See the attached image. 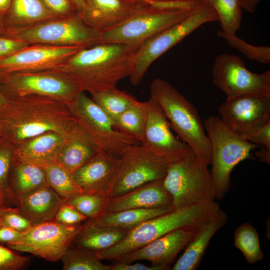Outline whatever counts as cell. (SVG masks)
I'll return each instance as SVG.
<instances>
[{
    "label": "cell",
    "mask_w": 270,
    "mask_h": 270,
    "mask_svg": "<svg viewBox=\"0 0 270 270\" xmlns=\"http://www.w3.org/2000/svg\"><path fill=\"white\" fill-rule=\"evenodd\" d=\"M8 100L0 112V130L14 146L48 132L67 135L76 123L68 106L58 100L38 95Z\"/></svg>",
    "instance_id": "cell-1"
},
{
    "label": "cell",
    "mask_w": 270,
    "mask_h": 270,
    "mask_svg": "<svg viewBox=\"0 0 270 270\" xmlns=\"http://www.w3.org/2000/svg\"><path fill=\"white\" fill-rule=\"evenodd\" d=\"M134 50L118 43H102L82 48L58 66L46 70L66 74L90 94L116 88L128 77Z\"/></svg>",
    "instance_id": "cell-2"
},
{
    "label": "cell",
    "mask_w": 270,
    "mask_h": 270,
    "mask_svg": "<svg viewBox=\"0 0 270 270\" xmlns=\"http://www.w3.org/2000/svg\"><path fill=\"white\" fill-rule=\"evenodd\" d=\"M220 210L216 201L211 204L173 209L144 222L128 231L126 236L114 246L95 254L102 260H112L173 230L203 225Z\"/></svg>",
    "instance_id": "cell-3"
},
{
    "label": "cell",
    "mask_w": 270,
    "mask_h": 270,
    "mask_svg": "<svg viewBox=\"0 0 270 270\" xmlns=\"http://www.w3.org/2000/svg\"><path fill=\"white\" fill-rule=\"evenodd\" d=\"M151 96L160 105L171 128L188 144L194 155L208 165L212 161L210 139L194 105L168 82L154 79Z\"/></svg>",
    "instance_id": "cell-4"
},
{
    "label": "cell",
    "mask_w": 270,
    "mask_h": 270,
    "mask_svg": "<svg viewBox=\"0 0 270 270\" xmlns=\"http://www.w3.org/2000/svg\"><path fill=\"white\" fill-rule=\"evenodd\" d=\"M204 126L210 139L212 161L210 172L216 199H222L230 186V174L242 161L251 158L253 144L229 129L220 118L210 116Z\"/></svg>",
    "instance_id": "cell-5"
},
{
    "label": "cell",
    "mask_w": 270,
    "mask_h": 270,
    "mask_svg": "<svg viewBox=\"0 0 270 270\" xmlns=\"http://www.w3.org/2000/svg\"><path fill=\"white\" fill-rule=\"evenodd\" d=\"M208 166L192 151L184 157L170 163L162 184L170 196L173 209L216 202Z\"/></svg>",
    "instance_id": "cell-6"
},
{
    "label": "cell",
    "mask_w": 270,
    "mask_h": 270,
    "mask_svg": "<svg viewBox=\"0 0 270 270\" xmlns=\"http://www.w3.org/2000/svg\"><path fill=\"white\" fill-rule=\"evenodd\" d=\"M214 22H218L215 10L202 0L185 18L144 41L132 54L128 76L131 84L138 85L154 61L203 24Z\"/></svg>",
    "instance_id": "cell-7"
},
{
    "label": "cell",
    "mask_w": 270,
    "mask_h": 270,
    "mask_svg": "<svg viewBox=\"0 0 270 270\" xmlns=\"http://www.w3.org/2000/svg\"><path fill=\"white\" fill-rule=\"evenodd\" d=\"M101 32L86 24L76 13L32 25L7 28L2 36L22 40L29 45L86 48L98 44Z\"/></svg>",
    "instance_id": "cell-8"
},
{
    "label": "cell",
    "mask_w": 270,
    "mask_h": 270,
    "mask_svg": "<svg viewBox=\"0 0 270 270\" xmlns=\"http://www.w3.org/2000/svg\"><path fill=\"white\" fill-rule=\"evenodd\" d=\"M83 91L74 78L50 70L17 72L0 76V92L8 99L38 95L58 100L68 106Z\"/></svg>",
    "instance_id": "cell-9"
},
{
    "label": "cell",
    "mask_w": 270,
    "mask_h": 270,
    "mask_svg": "<svg viewBox=\"0 0 270 270\" xmlns=\"http://www.w3.org/2000/svg\"><path fill=\"white\" fill-rule=\"evenodd\" d=\"M192 10L161 9L145 4L121 24L102 32L98 44H122L135 50L150 37L185 18Z\"/></svg>",
    "instance_id": "cell-10"
},
{
    "label": "cell",
    "mask_w": 270,
    "mask_h": 270,
    "mask_svg": "<svg viewBox=\"0 0 270 270\" xmlns=\"http://www.w3.org/2000/svg\"><path fill=\"white\" fill-rule=\"evenodd\" d=\"M82 226H66L54 220L32 224L7 245L16 251L28 252L47 261L58 262L70 248Z\"/></svg>",
    "instance_id": "cell-11"
},
{
    "label": "cell",
    "mask_w": 270,
    "mask_h": 270,
    "mask_svg": "<svg viewBox=\"0 0 270 270\" xmlns=\"http://www.w3.org/2000/svg\"><path fill=\"white\" fill-rule=\"evenodd\" d=\"M119 157L120 168L108 198L120 196L146 183L163 180L170 164L140 144L126 146Z\"/></svg>",
    "instance_id": "cell-12"
},
{
    "label": "cell",
    "mask_w": 270,
    "mask_h": 270,
    "mask_svg": "<svg viewBox=\"0 0 270 270\" xmlns=\"http://www.w3.org/2000/svg\"><path fill=\"white\" fill-rule=\"evenodd\" d=\"M212 83L230 98L242 95H261L270 97V70L256 74L246 68L238 56L222 54L213 64Z\"/></svg>",
    "instance_id": "cell-13"
},
{
    "label": "cell",
    "mask_w": 270,
    "mask_h": 270,
    "mask_svg": "<svg viewBox=\"0 0 270 270\" xmlns=\"http://www.w3.org/2000/svg\"><path fill=\"white\" fill-rule=\"evenodd\" d=\"M68 107L76 122L106 152L117 156L126 146L140 144L138 140L117 129L112 120L85 91Z\"/></svg>",
    "instance_id": "cell-14"
},
{
    "label": "cell",
    "mask_w": 270,
    "mask_h": 270,
    "mask_svg": "<svg viewBox=\"0 0 270 270\" xmlns=\"http://www.w3.org/2000/svg\"><path fill=\"white\" fill-rule=\"evenodd\" d=\"M218 112L224 124L244 138L270 121V97L250 94L226 98Z\"/></svg>",
    "instance_id": "cell-15"
},
{
    "label": "cell",
    "mask_w": 270,
    "mask_h": 270,
    "mask_svg": "<svg viewBox=\"0 0 270 270\" xmlns=\"http://www.w3.org/2000/svg\"><path fill=\"white\" fill-rule=\"evenodd\" d=\"M146 122L140 144L152 154L171 162L182 158L192 150L172 131L162 110L152 97L147 101Z\"/></svg>",
    "instance_id": "cell-16"
},
{
    "label": "cell",
    "mask_w": 270,
    "mask_h": 270,
    "mask_svg": "<svg viewBox=\"0 0 270 270\" xmlns=\"http://www.w3.org/2000/svg\"><path fill=\"white\" fill-rule=\"evenodd\" d=\"M77 46L31 44L0 58V76L17 72L42 71L54 68L80 50Z\"/></svg>",
    "instance_id": "cell-17"
},
{
    "label": "cell",
    "mask_w": 270,
    "mask_h": 270,
    "mask_svg": "<svg viewBox=\"0 0 270 270\" xmlns=\"http://www.w3.org/2000/svg\"><path fill=\"white\" fill-rule=\"evenodd\" d=\"M204 224L173 230L112 261L132 263L144 260L150 262L152 266L169 270L170 265L179 252L186 248Z\"/></svg>",
    "instance_id": "cell-18"
},
{
    "label": "cell",
    "mask_w": 270,
    "mask_h": 270,
    "mask_svg": "<svg viewBox=\"0 0 270 270\" xmlns=\"http://www.w3.org/2000/svg\"><path fill=\"white\" fill-rule=\"evenodd\" d=\"M120 166V157L104 151L83 164L72 176L82 192L101 194L108 198Z\"/></svg>",
    "instance_id": "cell-19"
},
{
    "label": "cell",
    "mask_w": 270,
    "mask_h": 270,
    "mask_svg": "<svg viewBox=\"0 0 270 270\" xmlns=\"http://www.w3.org/2000/svg\"><path fill=\"white\" fill-rule=\"evenodd\" d=\"M84 8L78 14L90 27L100 32L121 24L145 4L132 0H84Z\"/></svg>",
    "instance_id": "cell-20"
},
{
    "label": "cell",
    "mask_w": 270,
    "mask_h": 270,
    "mask_svg": "<svg viewBox=\"0 0 270 270\" xmlns=\"http://www.w3.org/2000/svg\"><path fill=\"white\" fill-rule=\"evenodd\" d=\"M104 151L92 136L76 122L57 153L54 163L72 174L87 161Z\"/></svg>",
    "instance_id": "cell-21"
},
{
    "label": "cell",
    "mask_w": 270,
    "mask_h": 270,
    "mask_svg": "<svg viewBox=\"0 0 270 270\" xmlns=\"http://www.w3.org/2000/svg\"><path fill=\"white\" fill-rule=\"evenodd\" d=\"M164 206H172V199L163 186L162 180H160L146 183L120 196L108 198L102 213Z\"/></svg>",
    "instance_id": "cell-22"
},
{
    "label": "cell",
    "mask_w": 270,
    "mask_h": 270,
    "mask_svg": "<svg viewBox=\"0 0 270 270\" xmlns=\"http://www.w3.org/2000/svg\"><path fill=\"white\" fill-rule=\"evenodd\" d=\"M67 135L48 132L26 140L14 146V160L44 169L54 163Z\"/></svg>",
    "instance_id": "cell-23"
},
{
    "label": "cell",
    "mask_w": 270,
    "mask_h": 270,
    "mask_svg": "<svg viewBox=\"0 0 270 270\" xmlns=\"http://www.w3.org/2000/svg\"><path fill=\"white\" fill-rule=\"evenodd\" d=\"M20 213L34 224L54 220L66 200L48 185L37 188L16 200Z\"/></svg>",
    "instance_id": "cell-24"
},
{
    "label": "cell",
    "mask_w": 270,
    "mask_h": 270,
    "mask_svg": "<svg viewBox=\"0 0 270 270\" xmlns=\"http://www.w3.org/2000/svg\"><path fill=\"white\" fill-rule=\"evenodd\" d=\"M228 216L222 210L207 222L184 248L172 270H196L214 236L226 223Z\"/></svg>",
    "instance_id": "cell-25"
},
{
    "label": "cell",
    "mask_w": 270,
    "mask_h": 270,
    "mask_svg": "<svg viewBox=\"0 0 270 270\" xmlns=\"http://www.w3.org/2000/svg\"><path fill=\"white\" fill-rule=\"evenodd\" d=\"M172 210V206H164L152 208L128 209L112 212L102 213L94 218L87 219L86 223L128 232L147 220Z\"/></svg>",
    "instance_id": "cell-26"
},
{
    "label": "cell",
    "mask_w": 270,
    "mask_h": 270,
    "mask_svg": "<svg viewBox=\"0 0 270 270\" xmlns=\"http://www.w3.org/2000/svg\"><path fill=\"white\" fill-rule=\"evenodd\" d=\"M48 185L42 168L14 160L9 180L12 198L16 200L37 188Z\"/></svg>",
    "instance_id": "cell-27"
},
{
    "label": "cell",
    "mask_w": 270,
    "mask_h": 270,
    "mask_svg": "<svg viewBox=\"0 0 270 270\" xmlns=\"http://www.w3.org/2000/svg\"><path fill=\"white\" fill-rule=\"evenodd\" d=\"M6 28L28 26L60 18L50 12L40 0H12L4 16Z\"/></svg>",
    "instance_id": "cell-28"
},
{
    "label": "cell",
    "mask_w": 270,
    "mask_h": 270,
    "mask_svg": "<svg viewBox=\"0 0 270 270\" xmlns=\"http://www.w3.org/2000/svg\"><path fill=\"white\" fill-rule=\"evenodd\" d=\"M127 233L126 230L96 226L85 222L82 224L74 242H76L77 247L97 252L114 246L121 241Z\"/></svg>",
    "instance_id": "cell-29"
},
{
    "label": "cell",
    "mask_w": 270,
    "mask_h": 270,
    "mask_svg": "<svg viewBox=\"0 0 270 270\" xmlns=\"http://www.w3.org/2000/svg\"><path fill=\"white\" fill-rule=\"evenodd\" d=\"M93 100L112 120L137 100L132 95L113 88L90 94Z\"/></svg>",
    "instance_id": "cell-30"
},
{
    "label": "cell",
    "mask_w": 270,
    "mask_h": 270,
    "mask_svg": "<svg viewBox=\"0 0 270 270\" xmlns=\"http://www.w3.org/2000/svg\"><path fill=\"white\" fill-rule=\"evenodd\" d=\"M147 106V101L136 100L120 115L114 123L115 126L121 132L140 142L144 127Z\"/></svg>",
    "instance_id": "cell-31"
},
{
    "label": "cell",
    "mask_w": 270,
    "mask_h": 270,
    "mask_svg": "<svg viewBox=\"0 0 270 270\" xmlns=\"http://www.w3.org/2000/svg\"><path fill=\"white\" fill-rule=\"evenodd\" d=\"M234 246L242 252L250 264H254L264 257L257 230L248 222L242 224L236 229Z\"/></svg>",
    "instance_id": "cell-32"
},
{
    "label": "cell",
    "mask_w": 270,
    "mask_h": 270,
    "mask_svg": "<svg viewBox=\"0 0 270 270\" xmlns=\"http://www.w3.org/2000/svg\"><path fill=\"white\" fill-rule=\"evenodd\" d=\"M215 10L222 31L236 34L241 24L242 8L238 0H204Z\"/></svg>",
    "instance_id": "cell-33"
},
{
    "label": "cell",
    "mask_w": 270,
    "mask_h": 270,
    "mask_svg": "<svg viewBox=\"0 0 270 270\" xmlns=\"http://www.w3.org/2000/svg\"><path fill=\"white\" fill-rule=\"evenodd\" d=\"M61 260L63 270H111L112 268L102 263L95 252L78 247L69 248Z\"/></svg>",
    "instance_id": "cell-34"
},
{
    "label": "cell",
    "mask_w": 270,
    "mask_h": 270,
    "mask_svg": "<svg viewBox=\"0 0 270 270\" xmlns=\"http://www.w3.org/2000/svg\"><path fill=\"white\" fill-rule=\"evenodd\" d=\"M44 170L48 186L64 199L82 192L74 182L72 174L58 164L54 163Z\"/></svg>",
    "instance_id": "cell-35"
},
{
    "label": "cell",
    "mask_w": 270,
    "mask_h": 270,
    "mask_svg": "<svg viewBox=\"0 0 270 270\" xmlns=\"http://www.w3.org/2000/svg\"><path fill=\"white\" fill-rule=\"evenodd\" d=\"M108 199L101 194L80 192L70 196L65 202L90 219L102 213Z\"/></svg>",
    "instance_id": "cell-36"
},
{
    "label": "cell",
    "mask_w": 270,
    "mask_h": 270,
    "mask_svg": "<svg viewBox=\"0 0 270 270\" xmlns=\"http://www.w3.org/2000/svg\"><path fill=\"white\" fill-rule=\"evenodd\" d=\"M216 35L224 39L233 48L240 52L248 58L264 64L270 63V47L269 46H254L239 38L236 34H226L218 30Z\"/></svg>",
    "instance_id": "cell-37"
},
{
    "label": "cell",
    "mask_w": 270,
    "mask_h": 270,
    "mask_svg": "<svg viewBox=\"0 0 270 270\" xmlns=\"http://www.w3.org/2000/svg\"><path fill=\"white\" fill-rule=\"evenodd\" d=\"M14 146L4 136L0 137V193L5 200L12 198L9 180L14 161Z\"/></svg>",
    "instance_id": "cell-38"
},
{
    "label": "cell",
    "mask_w": 270,
    "mask_h": 270,
    "mask_svg": "<svg viewBox=\"0 0 270 270\" xmlns=\"http://www.w3.org/2000/svg\"><path fill=\"white\" fill-rule=\"evenodd\" d=\"M29 256H22L0 245V270H20L30 262Z\"/></svg>",
    "instance_id": "cell-39"
},
{
    "label": "cell",
    "mask_w": 270,
    "mask_h": 270,
    "mask_svg": "<svg viewBox=\"0 0 270 270\" xmlns=\"http://www.w3.org/2000/svg\"><path fill=\"white\" fill-rule=\"evenodd\" d=\"M87 219L86 216L71 206L64 202L56 212L54 220L64 225L74 226L79 224Z\"/></svg>",
    "instance_id": "cell-40"
},
{
    "label": "cell",
    "mask_w": 270,
    "mask_h": 270,
    "mask_svg": "<svg viewBox=\"0 0 270 270\" xmlns=\"http://www.w3.org/2000/svg\"><path fill=\"white\" fill-rule=\"evenodd\" d=\"M44 7L53 14L64 17L73 15L76 10L72 0H40Z\"/></svg>",
    "instance_id": "cell-41"
},
{
    "label": "cell",
    "mask_w": 270,
    "mask_h": 270,
    "mask_svg": "<svg viewBox=\"0 0 270 270\" xmlns=\"http://www.w3.org/2000/svg\"><path fill=\"white\" fill-rule=\"evenodd\" d=\"M2 218L4 226L20 232L27 230L32 225L27 218L20 213L18 208L5 213Z\"/></svg>",
    "instance_id": "cell-42"
},
{
    "label": "cell",
    "mask_w": 270,
    "mask_h": 270,
    "mask_svg": "<svg viewBox=\"0 0 270 270\" xmlns=\"http://www.w3.org/2000/svg\"><path fill=\"white\" fill-rule=\"evenodd\" d=\"M28 45L22 40L0 36V58L17 52Z\"/></svg>",
    "instance_id": "cell-43"
},
{
    "label": "cell",
    "mask_w": 270,
    "mask_h": 270,
    "mask_svg": "<svg viewBox=\"0 0 270 270\" xmlns=\"http://www.w3.org/2000/svg\"><path fill=\"white\" fill-rule=\"evenodd\" d=\"M244 139L258 146L270 148V121Z\"/></svg>",
    "instance_id": "cell-44"
},
{
    "label": "cell",
    "mask_w": 270,
    "mask_h": 270,
    "mask_svg": "<svg viewBox=\"0 0 270 270\" xmlns=\"http://www.w3.org/2000/svg\"><path fill=\"white\" fill-rule=\"evenodd\" d=\"M111 270H166L164 268L158 266H147L140 263L116 262L112 265Z\"/></svg>",
    "instance_id": "cell-45"
},
{
    "label": "cell",
    "mask_w": 270,
    "mask_h": 270,
    "mask_svg": "<svg viewBox=\"0 0 270 270\" xmlns=\"http://www.w3.org/2000/svg\"><path fill=\"white\" fill-rule=\"evenodd\" d=\"M20 232L4 225L0 226V242L6 244L11 242L19 236Z\"/></svg>",
    "instance_id": "cell-46"
},
{
    "label": "cell",
    "mask_w": 270,
    "mask_h": 270,
    "mask_svg": "<svg viewBox=\"0 0 270 270\" xmlns=\"http://www.w3.org/2000/svg\"><path fill=\"white\" fill-rule=\"evenodd\" d=\"M262 0H238L242 8L246 11L254 13L258 3Z\"/></svg>",
    "instance_id": "cell-47"
},
{
    "label": "cell",
    "mask_w": 270,
    "mask_h": 270,
    "mask_svg": "<svg viewBox=\"0 0 270 270\" xmlns=\"http://www.w3.org/2000/svg\"><path fill=\"white\" fill-rule=\"evenodd\" d=\"M258 160L262 162L270 164V148L262 146L261 148L255 152Z\"/></svg>",
    "instance_id": "cell-48"
},
{
    "label": "cell",
    "mask_w": 270,
    "mask_h": 270,
    "mask_svg": "<svg viewBox=\"0 0 270 270\" xmlns=\"http://www.w3.org/2000/svg\"><path fill=\"white\" fill-rule=\"evenodd\" d=\"M12 0H0V15L5 16L10 10Z\"/></svg>",
    "instance_id": "cell-49"
},
{
    "label": "cell",
    "mask_w": 270,
    "mask_h": 270,
    "mask_svg": "<svg viewBox=\"0 0 270 270\" xmlns=\"http://www.w3.org/2000/svg\"><path fill=\"white\" fill-rule=\"evenodd\" d=\"M75 5L76 12L80 13L84 10L85 4L84 0H72Z\"/></svg>",
    "instance_id": "cell-50"
},
{
    "label": "cell",
    "mask_w": 270,
    "mask_h": 270,
    "mask_svg": "<svg viewBox=\"0 0 270 270\" xmlns=\"http://www.w3.org/2000/svg\"><path fill=\"white\" fill-rule=\"evenodd\" d=\"M6 30L5 17L0 15V36H4Z\"/></svg>",
    "instance_id": "cell-51"
},
{
    "label": "cell",
    "mask_w": 270,
    "mask_h": 270,
    "mask_svg": "<svg viewBox=\"0 0 270 270\" xmlns=\"http://www.w3.org/2000/svg\"><path fill=\"white\" fill-rule=\"evenodd\" d=\"M8 100L0 92V112L2 110L8 102Z\"/></svg>",
    "instance_id": "cell-52"
},
{
    "label": "cell",
    "mask_w": 270,
    "mask_h": 270,
    "mask_svg": "<svg viewBox=\"0 0 270 270\" xmlns=\"http://www.w3.org/2000/svg\"><path fill=\"white\" fill-rule=\"evenodd\" d=\"M150 6H153L156 3L165 2L174 0H144Z\"/></svg>",
    "instance_id": "cell-53"
},
{
    "label": "cell",
    "mask_w": 270,
    "mask_h": 270,
    "mask_svg": "<svg viewBox=\"0 0 270 270\" xmlns=\"http://www.w3.org/2000/svg\"><path fill=\"white\" fill-rule=\"evenodd\" d=\"M16 208H10V207H4L2 208H0V216H2L5 213L12 210Z\"/></svg>",
    "instance_id": "cell-54"
},
{
    "label": "cell",
    "mask_w": 270,
    "mask_h": 270,
    "mask_svg": "<svg viewBox=\"0 0 270 270\" xmlns=\"http://www.w3.org/2000/svg\"><path fill=\"white\" fill-rule=\"evenodd\" d=\"M5 199L3 196L0 193V208L6 207L4 205Z\"/></svg>",
    "instance_id": "cell-55"
},
{
    "label": "cell",
    "mask_w": 270,
    "mask_h": 270,
    "mask_svg": "<svg viewBox=\"0 0 270 270\" xmlns=\"http://www.w3.org/2000/svg\"><path fill=\"white\" fill-rule=\"evenodd\" d=\"M4 225L2 216H0V226Z\"/></svg>",
    "instance_id": "cell-56"
},
{
    "label": "cell",
    "mask_w": 270,
    "mask_h": 270,
    "mask_svg": "<svg viewBox=\"0 0 270 270\" xmlns=\"http://www.w3.org/2000/svg\"><path fill=\"white\" fill-rule=\"evenodd\" d=\"M134 0V1H138V2H146V4H148L147 2H146L144 0Z\"/></svg>",
    "instance_id": "cell-57"
},
{
    "label": "cell",
    "mask_w": 270,
    "mask_h": 270,
    "mask_svg": "<svg viewBox=\"0 0 270 270\" xmlns=\"http://www.w3.org/2000/svg\"><path fill=\"white\" fill-rule=\"evenodd\" d=\"M2 136V133L1 131H0V137Z\"/></svg>",
    "instance_id": "cell-58"
}]
</instances>
